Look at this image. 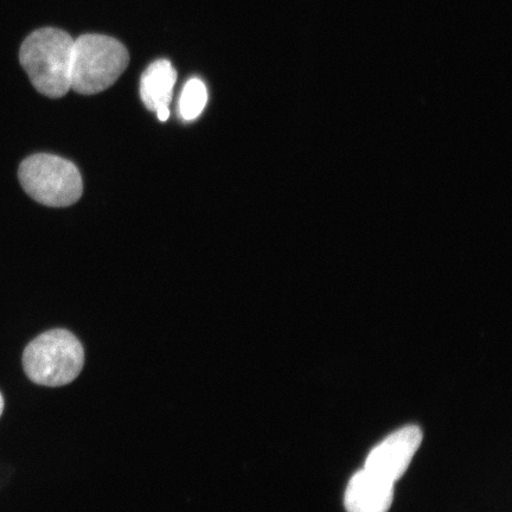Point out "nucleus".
I'll use <instances>...</instances> for the list:
<instances>
[{
  "instance_id": "obj_6",
  "label": "nucleus",
  "mask_w": 512,
  "mask_h": 512,
  "mask_svg": "<svg viewBox=\"0 0 512 512\" xmlns=\"http://www.w3.org/2000/svg\"><path fill=\"white\" fill-rule=\"evenodd\" d=\"M393 498L394 483L363 469L350 479L344 504L348 512H387Z\"/></svg>"
},
{
  "instance_id": "obj_2",
  "label": "nucleus",
  "mask_w": 512,
  "mask_h": 512,
  "mask_svg": "<svg viewBox=\"0 0 512 512\" xmlns=\"http://www.w3.org/2000/svg\"><path fill=\"white\" fill-rule=\"evenodd\" d=\"M130 54L123 43L104 35L74 41L70 89L83 95L106 91L125 72Z\"/></svg>"
},
{
  "instance_id": "obj_3",
  "label": "nucleus",
  "mask_w": 512,
  "mask_h": 512,
  "mask_svg": "<svg viewBox=\"0 0 512 512\" xmlns=\"http://www.w3.org/2000/svg\"><path fill=\"white\" fill-rule=\"evenodd\" d=\"M85 364V351L72 332L56 329L32 341L23 354L29 380L40 386L62 387L78 377Z\"/></svg>"
},
{
  "instance_id": "obj_9",
  "label": "nucleus",
  "mask_w": 512,
  "mask_h": 512,
  "mask_svg": "<svg viewBox=\"0 0 512 512\" xmlns=\"http://www.w3.org/2000/svg\"><path fill=\"white\" fill-rule=\"evenodd\" d=\"M4 411V399L2 393H0V416H2Z\"/></svg>"
},
{
  "instance_id": "obj_4",
  "label": "nucleus",
  "mask_w": 512,
  "mask_h": 512,
  "mask_svg": "<svg viewBox=\"0 0 512 512\" xmlns=\"http://www.w3.org/2000/svg\"><path fill=\"white\" fill-rule=\"evenodd\" d=\"M27 194L48 207H69L82 196V177L69 160L48 153L24 159L18 171Z\"/></svg>"
},
{
  "instance_id": "obj_8",
  "label": "nucleus",
  "mask_w": 512,
  "mask_h": 512,
  "mask_svg": "<svg viewBox=\"0 0 512 512\" xmlns=\"http://www.w3.org/2000/svg\"><path fill=\"white\" fill-rule=\"evenodd\" d=\"M208 102L207 87L200 79H191L184 86L179 98L178 112L184 121L200 117Z\"/></svg>"
},
{
  "instance_id": "obj_1",
  "label": "nucleus",
  "mask_w": 512,
  "mask_h": 512,
  "mask_svg": "<svg viewBox=\"0 0 512 512\" xmlns=\"http://www.w3.org/2000/svg\"><path fill=\"white\" fill-rule=\"evenodd\" d=\"M74 41L66 31L43 28L22 44L19 60L32 85L48 98H62L70 91Z\"/></svg>"
},
{
  "instance_id": "obj_5",
  "label": "nucleus",
  "mask_w": 512,
  "mask_h": 512,
  "mask_svg": "<svg viewBox=\"0 0 512 512\" xmlns=\"http://www.w3.org/2000/svg\"><path fill=\"white\" fill-rule=\"evenodd\" d=\"M419 427L407 426L389 435L369 453L364 469L395 483L407 471L422 443Z\"/></svg>"
},
{
  "instance_id": "obj_7",
  "label": "nucleus",
  "mask_w": 512,
  "mask_h": 512,
  "mask_svg": "<svg viewBox=\"0 0 512 512\" xmlns=\"http://www.w3.org/2000/svg\"><path fill=\"white\" fill-rule=\"evenodd\" d=\"M177 72L168 60H158L145 70L140 82V95L147 110L158 112L169 108L174 95Z\"/></svg>"
}]
</instances>
